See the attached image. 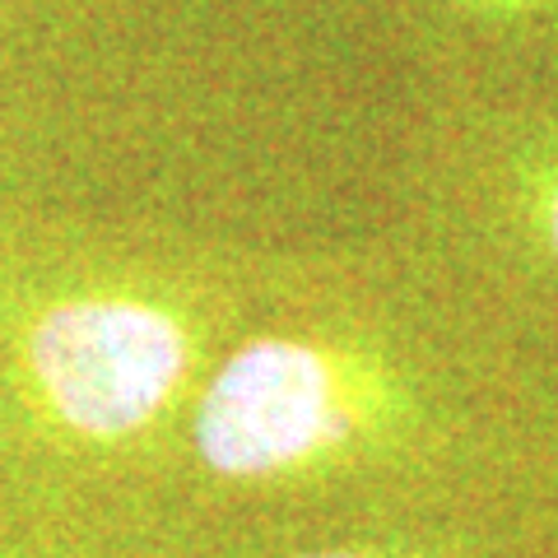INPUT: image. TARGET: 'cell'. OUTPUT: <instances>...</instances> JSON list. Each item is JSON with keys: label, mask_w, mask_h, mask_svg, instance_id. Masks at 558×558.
I'll list each match as a JSON object with an SVG mask.
<instances>
[{"label": "cell", "mask_w": 558, "mask_h": 558, "mask_svg": "<svg viewBox=\"0 0 558 558\" xmlns=\"http://www.w3.org/2000/svg\"><path fill=\"white\" fill-rule=\"evenodd\" d=\"M391 387L373 359L312 336H256L215 368L196 400V451L233 484L322 470L373 438Z\"/></svg>", "instance_id": "6da1fadb"}, {"label": "cell", "mask_w": 558, "mask_h": 558, "mask_svg": "<svg viewBox=\"0 0 558 558\" xmlns=\"http://www.w3.org/2000/svg\"><path fill=\"white\" fill-rule=\"evenodd\" d=\"M299 558H391L377 549H317V554H299Z\"/></svg>", "instance_id": "277c9868"}, {"label": "cell", "mask_w": 558, "mask_h": 558, "mask_svg": "<svg viewBox=\"0 0 558 558\" xmlns=\"http://www.w3.org/2000/svg\"><path fill=\"white\" fill-rule=\"evenodd\" d=\"M475 5H488V10H521V5H531V0H475Z\"/></svg>", "instance_id": "5b68a950"}, {"label": "cell", "mask_w": 558, "mask_h": 558, "mask_svg": "<svg viewBox=\"0 0 558 558\" xmlns=\"http://www.w3.org/2000/svg\"><path fill=\"white\" fill-rule=\"evenodd\" d=\"M196 336L178 307L140 293L51 303L28 330V373L43 405L89 442H126L178 405Z\"/></svg>", "instance_id": "7a4b0ae2"}, {"label": "cell", "mask_w": 558, "mask_h": 558, "mask_svg": "<svg viewBox=\"0 0 558 558\" xmlns=\"http://www.w3.org/2000/svg\"><path fill=\"white\" fill-rule=\"evenodd\" d=\"M535 229H539V242H545V256L558 266V163L545 172V182H539V196H535Z\"/></svg>", "instance_id": "3957f363"}]
</instances>
